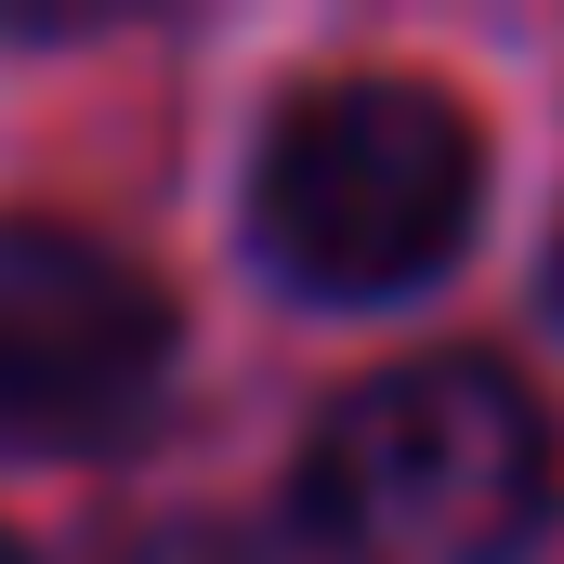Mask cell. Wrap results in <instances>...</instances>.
Here are the masks:
<instances>
[{
  "mask_svg": "<svg viewBox=\"0 0 564 564\" xmlns=\"http://www.w3.org/2000/svg\"><path fill=\"white\" fill-rule=\"evenodd\" d=\"M473 184H486V144L433 79H328L276 119L250 171V237L276 250V276L381 302L459 250Z\"/></svg>",
  "mask_w": 564,
  "mask_h": 564,
  "instance_id": "obj_2",
  "label": "cell"
},
{
  "mask_svg": "<svg viewBox=\"0 0 564 564\" xmlns=\"http://www.w3.org/2000/svg\"><path fill=\"white\" fill-rule=\"evenodd\" d=\"M0 564H13V552H0Z\"/></svg>",
  "mask_w": 564,
  "mask_h": 564,
  "instance_id": "obj_5",
  "label": "cell"
},
{
  "mask_svg": "<svg viewBox=\"0 0 564 564\" xmlns=\"http://www.w3.org/2000/svg\"><path fill=\"white\" fill-rule=\"evenodd\" d=\"M171 368V302L66 224H0V446H106Z\"/></svg>",
  "mask_w": 564,
  "mask_h": 564,
  "instance_id": "obj_3",
  "label": "cell"
},
{
  "mask_svg": "<svg viewBox=\"0 0 564 564\" xmlns=\"http://www.w3.org/2000/svg\"><path fill=\"white\" fill-rule=\"evenodd\" d=\"M132 564H250V552H237L224 525H158V539H144Z\"/></svg>",
  "mask_w": 564,
  "mask_h": 564,
  "instance_id": "obj_4",
  "label": "cell"
},
{
  "mask_svg": "<svg viewBox=\"0 0 564 564\" xmlns=\"http://www.w3.org/2000/svg\"><path fill=\"white\" fill-rule=\"evenodd\" d=\"M539 486H552L539 408L473 355H421L328 408L302 459V525L328 564H499L539 525Z\"/></svg>",
  "mask_w": 564,
  "mask_h": 564,
  "instance_id": "obj_1",
  "label": "cell"
}]
</instances>
